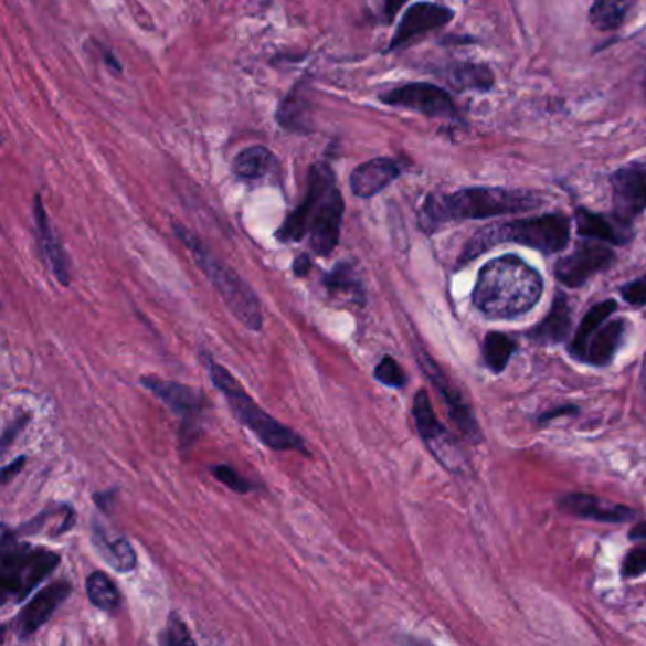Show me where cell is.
<instances>
[{
    "label": "cell",
    "mask_w": 646,
    "mask_h": 646,
    "mask_svg": "<svg viewBox=\"0 0 646 646\" xmlns=\"http://www.w3.org/2000/svg\"><path fill=\"white\" fill-rule=\"evenodd\" d=\"M346 201L336 184V173L328 161H317L307 171L306 195L277 230L280 243L307 245L317 256H330L340 245Z\"/></svg>",
    "instance_id": "obj_1"
},
{
    "label": "cell",
    "mask_w": 646,
    "mask_h": 646,
    "mask_svg": "<svg viewBox=\"0 0 646 646\" xmlns=\"http://www.w3.org/2000/svg\"><path fill=\"white\" fill-rule=\"evenodd\" d=\"M542 290L539 272L520 256L507 254L481 267L473 300L487 319H518L539 304Z\"/></svg>",
    "instance_id": "obj_2"
},
{
    "label": "cell",
    "mask_w": 646,
    "mask_h": 646,
    "mask_svg": "<svg viewBox=\"0 0 646 646\" xmlns=\"http://www.w3.org/2000/svg\"><path fill=\"white\" fill-rule=\"evenodd\" d=\"M542 203L544 201L540 200V195L527 190L463 188L446 195H428L421 206L420 224L426 234H434L446 224L527 213Z\"/></svg>",
    "instance_id": "obj_3"
},
{
    "label": "cell",
    "mask_w": 646,
    "mask_h": 646,
    "mask_svg": "<svg viewBox=\"0 0 646 646\" xmlns=\"http://www.w3.org/2000/svg\"><path fill=\"white\" fill-rule=\"evenodd\" d=\"M571 222L565 214L550 213L518 221L500 222L486 226L473 235L467 247L460 254V264L474 261L476 256L487 253L500 243H518L523 247L534 248L544 254L560 253L569 245Z\"/></svg>",
    "instance_id": "obj_4"
},
{
    "label": "cell",
    "mask_w": 646,
    "mask_h": 646,
    "mask_svg": "<svg viewBox=\"0 0 646 646\" xmlns=\"http://www.w3.org/2000/svg\"><path fill=\"white\" fill-rule=\"evenodd\" d=\"M209 373L214 386L221 391L222 396L226 399L227 406L234 413L235 420L240 425L248 428L251 433L269 449L275 452H300L307 455V446L300 434L293 431L290 426L283 425L280 421L275 420L266 410H262L247 391L241 386L240 381L235 380L234 373L227 368L216 364L213 359L206 360Z\"/></svg>",
    "instance_id": "obj_5"
},
{
    "label": "cell",
    "mask_w": 646,
    "mask_h": 646,
    "mask_svg": "<svg viewBox=\"0 0 646 646\" xmlns=\"http://www.w3.org/2000/svg\"><path fill=\"white\" fill-rule=\"evenodd\" d=\"M173 230L177 237L182 241V245L192 254L193 261L203 275L211 280L214 290L221 294L222 300L234 314L235 319L240 320L241 325H245L248 330L261 332L264 327L261 300L253 288L248 287V283L241 279L240 274L224 264L221 258H216L205 247V243L198 235L192 234L188 227L173 224Z\"/></svg>",
    "instance_id": "obj_6"
},
{
    "label": "cell",
    "mask_w": 646,
    "mask_h": 646,
    "mask_svg": "<svg viewBox=\"0 0 646 646\" xmlns=\"http://www.w3.org/2000/svg\"><path fill=\"white\" fill-rule=\"evenodd\" d=\"M61 555L50 548L21 542L15 534L2 527L0 542V600L2 605L21 603L34 587L54 573Z\"/></svg>",
    "instance_id": "obj_7"
},
{
    "label": "cell",
    "mask_w": 646,
    "mask_h": 646,
    "mask_svg": "<svg viewBox=\"0 0 646 646\" xmlns=\"http://www.w3.org/2000/svg\"><path fill=\"white\" fill-rule=\"evenodd\" d=\"M380 100L389 107L406 108L431 118H454L457 114L454 99L449 97L446 89L428 82H412V84L394 87L391 92L381 94Z\"/></svg>",
    "instance_id": "obj_8"
},
{
    "label": "cell",
    "mask_w": 646,
    "mask_h": 646,
    "mask_svg": "<svg viewBox=\"0 0 646 646\" xmlns=\"http://www.w3.org/2000/svg\"><path fill=\"white\" fill-rule=\"evenodd\" d=\"M614 261L616 254L613 248L601 245V241H584L574 247L573 253L566 254L555 264V277L566 287L579 288L587 279H592L593 275L613 266Z\"/></svg>",
    "instance_id": "obj_9"
},
{
    "label": "cell",
    "mask_w": 646,
    "mask_h": 646,
    "mask_svg": "<svg viewBox=\"0 0 646 646\" xmlns=\"http://www.w3.org/2000/svg\"><path fill=\"white\" fill-rule=\"evenodd\" d=\"M417 364H420L421 370L428 378V381L436 386V391L441 394L442 400L446 402L447 413H449V417H452V421L457 425L460 433L465 434L468 441L480 442V425H478V421L474 417L473 410H470V406L463 399L459 389L452 381L447 380V375L442 372L441 367L425 351H421V349H417Z\"/></svg>",
    "instance_id": "obj_10"
},
{
    "label": "cell",
    "mask_w": 646,
    "mask_h": 646,
    "mask_svg": "<svg viewBox=\"0 0 646 646\" xmlns=\"http://www.w3.org/2000/svg\"><path fill=\"white\" fill-rule=\"evenodd\" d=\"M140 383L147 386L150 393L156 394L161 402H166V406L171 407L180 420L184 421L182 438H184V446H187L188 436H192L190 434V423L198 428L201 410L205 407L203 394L200 391H195L193 386L182 385L177 381L161 380L156 375H145V378H140Z\"/></svg>",
    "instance_id": "obj_11"
},
{
    "label": "cell",
    "mask_w": 646,
    "mask_h": 646,
    "mask_svg": "<svg viewBox=\"0 0 646 646\" xmlns=\"http://www.w3.org/2000/svg\"><path fill=\"white\" fill-rule=\"evenodd\" d=\"M71 592H73L71 584L65 580H60V582H54L36 593L33 600L29 601L28 605L21 608L20 614L12 619V632H14L15 637L21 640L33 637L34 633L39 632L47 619L54 616L55 611L63 605V601L67 600Z\"/></svg>",
    "instance_id": "obj_12"
},
{
    "label": "cell",
    "mask_w": 646,
    "mask_h": 646,
    "mask_svg": "<svg viewBox=\"0 0 646 646\" xmlns=\"http://www.w3.org/2000/svg\"><path fill=\"white\" fill-rule=\"evenodd\" d=\"M412 413L421 441L425 442L426 447L431 449V454L441 460L444 467H454V457H457L459 452H457V446L452 441V436L447 433L446 426L442 425L438 417H436L426 391H420V393L415 394Z\"/></svg>",
    "instance_id": "obj_13"
},
{
    "label": "cell",
    "mask_w": 646,
    "mask_h": 646,
    "mask_svg": "<svg viewBox=\"0 0 646 646\" xmlns=\"http://www.w3.org/2000/svg\"><path fill=\"white\" fill-rule=\"evenodd\" d=\"M614 214L632 222L646 209V161H633L613 174Z\"/></svg>",
    "instance_id": "obj_14"
},
{
    "label": "cell",
    "mask_w": 646,
    "mask_h": 646,
    "mask_svg": "<svg viewBox=\"0 0 646 646\" xmlns=\"http://www.w3.org/2000/svg\"><path fill=\"white\" fill-rule=\"evenodd\" d=\"M452 20H454V10L447 7L434 4V2H415L413 7L407 8L406 14L402 15L386 52L399 50L421 34L444 28Z\"/></svg>",
    "instance_id": "obj_15"
},
{
    "label": "cell",
    "mask_w": 646,
    "mask_h": 646,
    "mask_svg": "<svg viewBox=\"0 0 646 646\" xmlns=\"http://www.w3.org/2000/svg\"><path fill=\"white\" fill-rule=\"evenodd\" d=\"M563 512L582 518V520L601 521V523H624L635 518L633 508L608 502L587 494L565 495L560 500Z\"/></svg>",
    "instance_id": "obj_16"
},
{
    "label": "cell",
    "mask_w": 646,
    "mask_h": 646,
    "mask_svg": "<svg viewBox=\"0 0 646 646\" xmlns=\"http://www.w3.org/2000/svg\"><path fill=\"white\" fill-rule=\"evenodd\" d=\"M33 216L34 226H36V240H39L42 256H44V261L47 262V266L52 269V274L55 275V279L60 280V285L67 287L68 283H71L67 254L61 247L60 240L55 237L50 219H47L46 209L42 205L41 195H34Z\"/></svg>",
    "instance_id": "obj_17"
},
{
    "label": "cell",
    "mask_w": 646,
    "mask_h": 646,
    "mask_svg": "<svg viewBox=\"0 0 646 646\" xmlns=\"http://www.w3.org/2000/svg\"><path fill=\"white\" fill-rule=\"evenodd\" d=\"M399 177L400 167L396 161L391 158H373L354 167L353 173L349 177V187L357 198L370 200L383 192Z\"/></svg>",
    "instance_id": "obj_18"
},
{
    "label": "cell",
    "mask_w": 646,
    "mask_h": 646,
    "mask_svg": "<svg viewBox=\"0 0 646 646\" xmlns=\"http://www.w3.org/2000/svg\"><path fill=\"white\" fill-rule=\"evenodd\" d=\"M576 230L580 237L611 243V245H627L632 241V222L622 221L619 216L592 213L587 209L576 211Z\"/></svg>",
    "instance_id": "obj_19"
},
{
    "label": "cell",
    "mask_w": 646,
    "mask_h": 646,
    "mask_svg": "<svg viewBox=\"0 0 646 646\" xmlns=\"http://www.w3.org/2000/svg\"><path fill=\"white\" fill-rule=\"evenodd\" d=\"M277 121L290 134H309L314 131V103L307 81L294 84L287 97L280 100Z\"/></svg>",
    "instance_id": "obj_20"
},
{
    "label": "cell",
    "mask_w": 646,
    "mask_h": 646,
    "mask_svg": "<svg viewBox=\"0 0 646 646\" xmlns=\"http://www.w3.org/2000/svg\"><path fill=\"white\" fill-rule=\"evenodd\" d=\"M573 325V311L563 294H558L547 317L529 332V338L540 346H558L569 338Z\"/></svg>",
    "instance_id": "obj_21"
},
{
    "label": "cell",
    "mask_w": 646,
    "mask_h": 646,
    "mask_svg": "<svg viewBox=\"0 0 646 646\" xmlns=\"http://www.w3.org/2000/svg\"><path fill=\"white\" fill-rule=\"evenodd\" d=\"M627 322L624 319L606 320L603 327L593 333L592 341L587 346L586 360L587 364L593 367H606L611 364L614 354L618 351L624 336H626Z\"/></svg>",
    "instance_id": "obj_22"
},
{
    "label": "cell",
    "mask_w": 646,
    "mask_h": 646,
    "mask_svg": "<svg viewBox=\"0 0 646 646\" xmlns=\"http://www.w3.org/2000/svg\"><path fill=\"white\" fill-rule=\"evenodd\" d=\"M92 540H94L95 550L100 553V558L107 561L108 565L113 566L114 571L131 573L137 566V553L129 544V540L124 539V537L110 539L107 531H103L97 521L94 523Z\"/></svg>",
    "instance_id": "obj_23"
},
{
    "label": "cell",
    "mask_w": 646,
    "mask_h": 646,
    "mask_svg": "<svg viewBox=\"0 0 646 646\" xmlns=\"http://www.w3.org/2000/svg\"><path fill=\"white\" fill-rule=\"evenodd\" d=\"M322 285L327 287L328 294L333 300L343 298V300H349L351 304H357V306L367 304V294H364L362 280L357 275V269L349 262H340L338 266L333 267L330 274L325 275Z\"/></svg>",
    "instance_id": "obj_24"
},
{
    "label": "cell",
    "mask_w": 646,
    "mask_h": 646,
    "mask_svg": "<svg viewBox=\"0 0 646 646\" xmlns=\"http://www.w3.org/2000/svg\"><path fill=\"white\" fill-rule=\"evenodd\" d=\"M616 301L605 300L595 304V306L587 311L586 317L580 322L579 330L574 333L571 347H569V353L573 354L576 360H586L587 346L592 341L593 333L597 332L603 322L611 319V315L616 311Z\"/></svg>",
    "instance_id": "obj_25"
},
{
    "label": "cell",
    "mask_w": 646,
    "mask_h": 646,
    "mask_svg": "<svg viewBox=\"0 0 646 646\" xmlns=\"http://www.w3.org/2000/svg\"><path fill=\"white\" fill-rule=\"evenodd\" d=\"M277 158L269 148L261 147H248L243 152L237 153V158L234 160V174L241 180H261L266 174L274 171Z\"/></svg>",
    "instance_id": "obj_26"
},
{
    "label": "cell",
    "mask_w": 646,
    "mask_h": 646,
    "mask_svg": "<svg viewBox=\"0 0 646 646\" xmlns=\"http://www.w3.org/2000/svg\"><path fill=\"white\" fill-rule=\"evenodd\" d=\"M87 600L105 613H114L120 605V592L113 579L100 571L89 574L86 579Z\"/></svg>",
    "instance_id": "obj_27"
},
{
    "label": "cell",
    "mask_w": 646,
    "mask_h": 646,
    "mask_svg": "<svg viewBox=\"0 0 646 646\" xmlns=\"http://www.w3.org/2000/svg\"><path fill=\"white\" fill-rule=\"evenodd\" d=\"M635 0H593L592 20L593 28L600 31H614L626 21L627 12Z\"/></svg>",
    "instance_id": "obj_28"
},
{
    "label": "cell",
    "mask_w": 646,
    "mask_h": 646,
    "mask_svg": "<svg viewBox=\"0 0 646 646\" xmlns=\"http://www.w3.org/2000/svg\"><path fill=\"white\" fill-rule=\"evenodd\" d=\"M516 341L507 333L489 332L484 340V360L491 372L500 373L508 367V362L516 353Z\"/></svg>",
    "instance_id": "obj_29"
},
{
    "label": "cell",
    "mask_w": 646,
    "mask_h": 646,
    "mask_svg": "<svg viewBox=\"0 0 646 646\" xmlns=\"http://www.w3.org/2000/svg\"><path fill=\"white\" fill-rule=\"evenodd\" d=\"M449 81L454 82V86L459 89L487 92L494 86V73L486 65H478V63H457L449 73Z\"/></svg>",
    "instance_id": "obj_30"
},
{
    "label": "cell",
    "mask_w": 646,
    "mask_h": 646,
    "mask_svg": "<svg viewBox=\"0 0 646 646\" xmlns=\"http://www.w3.org/2000/svg\"><path fill=\"white\" fill-rule=\"evenodd\" d=\"M373 378L383 383V385L391 386V389H404L407 383L406 373H404L399 362L393 357H389V354H385L380 360V364L373 370Z\"/></svg>",
    "instance_id": "obj_31"
},
{
    "label": "cell",
    "mask_w": 646,
    "mask_h": 646,
    "mask_svg": "<svg viewBox=\"0 0 646 646\" xmlns=\"http://www.w3.org/2000/svg\"><path fill=\"white\" fill-rule=\"evenodd\" d=\"M211 474H213L216 480L221 481L222 486H226L227 489H232L235 494H251V491L256 489L253 481L243 478V476H241L234 467H230V465H213V467H211Z\"/></svg>",
    "instance_id": "obj_32"
},
{
    "label": "cell",
    "mask_w": 646,
    "mask_h": 646,
    "mask_svg": "<svg viewBox=\"0 0 646 646\" xmlns=\"http://www.w3.org/2000/svg\"><path fill=\"white\" fill-rule=\"evenodd\" d=\"M161 643L169 646L193 645V639L190 637L188 627L184 626V622L177 614L169 616V624H167L166 633L161 637Z\"/></svg>",
    "instance_id": "obj_33"
},
{
    "label": "cell",
    "mask_w": 646,
    "mask_h": 646,
    "mask_svg": "<svg viewBox=\"0 0 646 646\" xmlns=\"http://www.w3.org/2000/svg\"><path fill=\"white\" fill-rule=\"evenodd\" d=\"M646 573V544L637 547L626 553L622 561V576L624 579H637Z\"/></svg>",
    "instance_id": "obj_34"
},
{
    "label": "cell",
    "mask_w": 646,
    "mask_h": 646,
    "mask_svg": "<svg viewBox=\"0 0 646 646\" xmlns=\"http://www.w3.org/2000/svg\"><path fill=\"white\" fill-rule=\"evenodd\" d=\"M622 298L632 306H646V275L619 288Z\"/></svg>",
    "instance_id": "obj_35"
},
{
    "label": "cell",
    "mask_w": 646,
    "mask_h": 646,
    "mask_svg": "<svg viewBox=\"0 0 646 646\" xmlns=\"http://www.w3.org/2000/svg\"><path fill=\"white\" fill-rule=\"evenodd\" d=\"M29 417H31V415L28 413V415H23L20 420L12 421V425H8L7 428H4V434H2V449H4V452L10 447L12 441L18 438V434L25 428V425L29 423Z\"/></svg>",
    "instance_id": "obj_36"
},
{
    "label": "cell",
    "mask_w": 646,
    "mask_h": 646,
    "mask_svg": "<svg viewBox=\"0 0 646 646\" xmlns=\"http://www.w3.org/2000/svg\"><path fill=\"white\" fill-rule=\"evenodd\" d=\"M311 267H314V264H311L309 254H300V256L294 261V275H296V277H306V275L311 272Z\"/></svg>",
    "instance_id": "obj_37"
},
{
    "label": "cell",
    "mask_w": 646,
    "mask_h": 646,
    "mask_svg": "<svg viewBox=\"0 0 646 646\" xmlns=\"http://www.w3.org/2000/svg\"><path fill=\"white\" fill-rule=\"evenodd\" d=\"M25 460L28 459L21 455V457H18L14 463H10V465H7V467L2 468V484H8V481L12 480L15 474L20 473L21 468H23Z\"/></svg>",
    "instance_id": "obj_38"
},
{
    "label": "cell",
    "mask_w": 646,
    "mask_h": 646,
    "mask_svg": "<svg viewBox=\"0 0 646 646\" xmlns=\"http://www.w3.org/2000/svg\"><path fill=\"white\" fill-rule=\"evenodd\" d=\"M410 0H383V14L386 21H393L400 12V8L404 7Z\"/></svg>",
    "instance_id": "obj_39"
},
{
    "label": "cell",
    "mask_w": 646,
    "mask_h": 646,
    "mask_svg": "<svg viewBox=\"0 0 646 646\" xmlns=\"http://www.w3.org/2000/svg\"><path fill=\"white\" fill-rule=\"evenodd\" d=\"M100 55H103V61H105V65H107L110 71H114L116 74H120L124 71L121 67L120 61L116 60V55L113 54V50H108V47L99 46Z\"/></svg>",
    "instance_id": "obj_40"
},
{
    "label": "cell",
    "mask_w": 646,
    "mask_h": 646,
    "mask_svg": "<svg viewBox=\"0 0 646 646\" xmlns=\"http://www.w3.org/2000/svg\"><path fill=\"white\" fill-rule=\"evenodd\" d=\"M116 494H118L116 489H110V491H103V494H95V505H97V507H99L103 512H107V510H110V502L116 499Z\"/></svg>",
    "instance_id": "obj_41"
},
{
    "label": "cell",
    "mask_w": 646,
    "mask_h": 646,
    "mask_svg": "<svg viewBox=\"0 0 646 646\" xmlns=\"http://www.w3.org/2000/svg\"><path fill=\"white\" fill-rule=\"evenodd\" d=\"M579 412V407L576 406H571V404H569V406H561V407H555V410H550V412L547 413H542V415H539V423H548V421H552L555 420V417H560V415H563V413H576Z\"/></svg>",
    "instance_id": "obj_42"
},
{
    "label": "cell",
    "mask_w": 646,
    "mask_h": 646,
    "mask_svg": "<svg viewBox=\"0 0 646 646\" xmlns=\"http://www.w3.org/2000/svg\"><path fill=\"white\" fill-rule=\"evenodd\" d=\"M629 539L646 540V521L633 527L632 531H629Z\"/></svg>",
    "instance_id": "obj_43"
},
{
    "label": "cell",
    "mask_w": 646,
    "mask_h": 646,
    "mask_svg": "<svg viewBox=\"0 0 646 646\" xmlns=\"http://www.w3.org/2000/svg\"><path fill=\"white\" fill-rule=\"evenodd\" d=\"M640 389H643V396L646 399V354L643 360V368H640Z\"/></svg>",
    "instance_id": "obj_44"
}]
</instances>
